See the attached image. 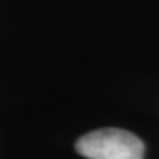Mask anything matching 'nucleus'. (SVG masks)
Wrapping results in <instances>:
<instances>
[{"mask_svg": "<svg viewBox=\"0 0 159 159\" xmlns=\"http://www.w3.org/2000/svg\"><path fill=\"white\" fill-rule=\"evenodd\" d=\"M76 151L88 159H143L144 144L136 135L120 128H101L83 135Z\"/></svg>", "mask_w": 159, "mask_h": 159, "instance_id": "f257e3e1", "label": "nucleus"}]
</instances>
